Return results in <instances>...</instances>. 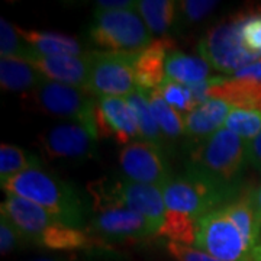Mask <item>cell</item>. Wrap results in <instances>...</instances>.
<instances>
[{"label":"cell","mask_w":261,"mask_h":261,"mask_svg":"<svg viewBox=\"0 0 261 261\" xmlns=\"http://www.w3.org/2000/svg\"><path fill=\"white\" fill-rule=\"evenodd\" d=\"M8 195L23 197L42 207L58 222L80 228L84 222V205L73 187L42 168H29L2 181Z\"/></svg>","instance_id":"cell-1"},{"label":"cell","mask_w":261,"mask_h":261,"mask_svg":"<svg viewBox=\"0 0 261 261\" xmlns=\"http://www.w3.org/2000/svg\"><path fill=\"white\" fill-rule=\"evenodd\" d=\"M247 144L232 130L222 128L192 149L190 167L224 186L232 187L248 163Z\"/></svg>","instance_id":"cell-2"},{"label":"cell","mask_w":261,"mask_h":261,"mask_svg":"<svg viewBox=\"0 0 261 261\" xmlns=\"http://www.w3.org/2000/svg\"><path fill=\"white\" fill-rule=\"evenodd\" d=\"M161 189L167 211L193 216L197 221L219 209L218 206L232 193V187L224 186L192 167Z\"/></svg>","instance_id":"cell-3"},{"label":"cell","mask_w":261,"mask_h":261,"mask_svg":"<svg viewBox=\"0 0 261 261\" xmlns=\"http://www.w3.org/2000/svg\"><path fill=\"white\" fill-rule=\"evenodd\" d=\"M89 35L106 51L128 56H138L152 44V34L137 9H97Z\"/></svg>","instance_id":"cell-4"},{"label":"cell","mask_w":261,"mask_h":261,"mask_svg":"<svg viewBox=\"0 0 261 261\" xmlns=\"http://www.w3.org/2000/svg\"><path fill=\"white\" fill-rule=\"evenodd\" d=\"M96 189H92L96 211L122 206L144 216L148 224L159 235L160 228L164 224L167 206L164 202L163 189L135 183L130 180H115V181H97Z\"/></svg>","instance_id":"cell-5"},{"label":"cell","mask_w":261,"mask_h":261,"mask_svg":"<svg viewBox=\"0 0 261 261\" xmlns=\"http://www.w3.org/2000/svg\"><path fill=\"white\" fill-rule=\"evenodd\" d=\"M195 245L219 261H252V250L224 207L199 219Z\"/></svg>","instance_id":"cell-6"},{"label":"cell","mask_w":261,"mask_h":261,"mask_svg":"<svg viewBox=\"0 0 261 261\" xmlns=\"http://www.w3.org/2000/svg\"><path fill=\"white\" fill-rule=\"evenodd\" d=\"M35 100L44 112L80 123L97 135L94 123L96 97L83 89L42 79L35 89Z\"/></svg>","instance_id":"cell-7"},{"label":"cell","mask_w":261,"mask_h":261,"mask_svg":"<svg viewBox=\"0 0 261 261\" xmlns=\"http://www.w3.org/2000/svg\"><path fill=\"white\" fill-rule=\"evenodd\" d=\"M135 57L111 51H92V70L86 92L96 99L128 97L137 90Z\"/></svg>","instance_id":"cell-8"},{"label":"cell","mask_w":261,"mask_h":261,"mask_svg":"<svg viewBox=\"0 0 261 261\" xmlns=\"http://www.w3.org/2000/svg\"><path fill=\"white\" fill-rule=\"evenodd\" d=\"M200 57L221 73L235 74L247 65L257 63L244 48L235 19L211 29L199 42Z\"/></svg>","instance_id":"cell-9"},{"label":"cell","mask_w":261,"mask_h":261,"mask_svg":"<svg viewBox=\"0 0 261 261\" xmlns=\"http://www.w3.org/2000/svg\"><path fill=\"white\" fill-rule=\"evenodd\" d=\"M119 164L125 177L142 185L163 187L171 180L163 149L148 141H134L119 152Z\"/></svg>","instance_id":"cell-10"},{"label":"cell","mask_w":261,"mask_h":261,"mask_svg":"<svg viewBox=\"0 0 261 261\" xmlns=\"http://www.w3.org/2000/svg\"><path fill=\"white\" fill-rule=\"evenodd\" d=\"M94 123L99 137L113 138L121 145H128L141 137L135 113L123 97L96 99Z\"/></svg>","instance_id":"cell-11"},{"label":"cell","mask_w":261,"mask_h":261,"mask_svg":"<svg viewBox=\"0 0 261 261\" xmlns=\"http://www.w3.org/2000/svg\"><path fill=\"white\" fill-rule=\"evenodd\" d=\"M97 135L80 123H61L42 137V147L56 159H90L96 151Z\"/></svg>","instance_id":"cell-12"},{"label":"cell","mask_w":261,"mask_h":261,"mask_svg":"<svg viewBox=\"0 0 261 261\" xmlns=\"http://www.w3.org/2000/svg\"><path fill=\"white\" fill-rule=\"evenodd\" d=\"M28 61L48 80L70 84L83 90L87 87L92 70V53H86L80 57H51L34 53Z\"/></svg>","instance_id":"cell-13"},{"label":"cell","mask_w":261,"mask_h":261,"mask_svg":"<svg viewBox=\"0 0 261 261\" xmlns=\"http://www.w3.org/2000/svg\"><path fill=\"white\" fill-rule=\"evenodd\" d=\"M0 209L2 216L8 218L25 238L34 240L35 243H38L41 235L49 226L58 224L56 218H53L42 207L19 196L8 195V199L2 203Z\"/></svg>","instance_id":"cell-14"},{"label":"cell","mask_w":261,"mask_h":261,"mask_svg":"<svg viewBox=\"0 0 261 261\" xmlns=\"http://www.w3.org/2000/svg\"><path fill=\"white\" fill-rule=\"evenodd\" d=\"M93 226L103 235L115 238H142L155 235V231L144 216L122 206L96 211Z\"/></svg>","instance_id":"cell-15"},{"label":"cell","mask_w":261,"mask_h":261,"mask_svg":"<svg viewBox=\"0 0 261 261\" xmlns=\"http://www.w3.org/2000/svg\"><path fill=\"white\" fill-rule=\"evenodd\" d=\"M171 51L170 39L152 41V44L135 57V83L142 92L157 90L166 79V61Z\"/></svg>","instance_id":"cell-16"},{"label":"cell","mask_w":261,"mask_h":261,"mask_svg":"<svg viewBox=\"0 0 261 261\" xmlns=\"http://www.w3.org/2000/svg\"><path fill=\"white\" fill-rule=\"evenodd\" d=\"M209 99H219L237 109L261 112V82L252 79L219 77Z\"/></svg>","instance_id":"cell-17"},{"label":"cell","mask_w":261,"mask_h":261,"mask_svg":"<svg viewBox=\"0 0 261 261\" xmlns=\"http://www.w3.org/2000/svg\"><path fill=\"white\" fill-rule=\"evenodd\" d=\"M232 106L219 99H209L195 111L185 115V134L189 137L207 138L225 128Z\"/></svg>","instance_id":"cell-18"},{"label":"cell","mask_w":261,"mask_h":261,"mask_svg":"<svg viewBox=\"0 0 261 261\" xmlns=\"http://www.w3.org/2000/svg\"><path fill=\"white\" fill-rule=\"evenodd\" d=\"M18 29V34L35 53L41 56H65L80 57L84 56L83 48L75 38L67 37L57 32H44V31H28Z\"/></svg>","instance_id":"cell-19"},{"label":"cell","mask_w":261,"mask_h":261,"mask_svg":"<svg viewBox=\"0 0 261 261\" xmlns=\"http://www.w3.org/2000/svg\"><path fill=\"white\" fill-rule=\"evenodd\" d=\"M45 79L27 60L15 57H2L0 60V83L10 92H28L37 89Z\"/></svg>","instance_id":"cell-20"},{"label":"cell","mask_w":261,"mask_h":261,"mask_svg":"<svg viewBox=\"0 0 261 261\" xmlns=\"http://www.w3.org/2000/svg\"><path fill=\"white\" fill-rule=\"evenodd\" d=\"M211 68L203 58H196L171 49L166 61V77L177 83L192 86L211 77Z\"/></svg>","instance_id":"cell-21"},{"label":"cell","mask_w":261,"mask_h":261,"mask_svg":"<svg viewBox=\"0 0 261 261\" xmlns=\"http://www.w3.org/2000/svg\"><path fill=\"white\" fill-rule=\"evenodd\" d=\"M177 3L171 0H141L137 12L148 27L151 34L163 35L167 32L176 19Z\"/></svg>","instance_id":"cell-22"},{"label":"cell","mask_w":261,"mask_h":261,"mask_svg":"<svg viewBox=\"0 0 261 261\" xmlns=\"http://www.w3.org/2000/svg\"><path fill=\"white\" fill-rule=\"evenodd\" d=\"M126 100L129 103L130 109L135 113L141 137L144 138V141H148L151 144H155V145L161 147L163 132L160 129L159 123H157L154 115H152L148 96L145 94V92L137 89L134 93H130L126 97Z\"/></svg>","instance_id":"cell-23"},{"label":"cell","mask_w":261,"mask_h":261,"mask_svg":"<svg viewBox=\"0 0 261 261\" xmlns=\"http://www.w3.org/2000/svg\"><path fill=\"white\" fill-rule=\"evenodd\" d=\"M222 207H224L225 214L228 215L232 219L233 224L238 226V229L244 235L247 244L254 251V248L257 247L255 244H257L258 235H260L261 226L257 221V216H255L252 206L247 200V197L241 196L238 200L231 202V203L222 206Z\"/></svg>","instance_id":"cell-24"},{"label":"cell","mask_w":261,"mask_h":261,"mask_svg":"<svg viewBox=\"0 0 261 261\" xmlns=\"http://www.w3.org/2000/svg\"><path fill=\"white\" fill-rule=\"evenodd\" d=\"M148 100L152 115L159 123L163 135L168 138H177L185 134V116L171 108L160 93L159 90L148 92Z\"/></svg>","instance_id":"cell-25"},{"label":"cell","mask_w":261,"mask_h":261,"mask_svg":"<svg viewBox=\"0 0 261 261\" xmlns=\"http://www.w3.org/2000/svg\"><path fill=\"white\" fill-rule=\"evenodd\" d=\"M38 244L51 250H77L89 244V237L80 228L58 222L41 235Z\"/></svg>","instance_id":"cell-26"},{"label":"cell","mask_w":261,"mask_h":261,"mask_svg":"<svg viewBox=\"0 0 261 261\" xmlns=\"http://www.w3.org/2000/svg\"><path fill=\"white\" fill-rule=\"evenodd\" d=\"M197 219L189 215L167 211L164 224L160 228V237H167L173 243L193 245L197 238Z\"/></svg>","instance_id":"cell-27"},{"label":"cell","mask_w":261,"mask_h":261,"mask_svg":"<svg viewBox=\"0 0 261 261\" xmlns=\"http://www.w3.org/2000/svg\"><path fill=\"white\" fill-rule=\"evenodd\" d=\"M39 167V160L19 147L2 144L0 147V177L2 181L23 173L29 168Z\"/></svg>","instance_id":"cell-28"},{"label":"cell","mask_w":261,"mask_h":261,"mask_svg":"<svg viewBox=\"0 0 261 261\" xmlns=\"http://www.w3.org/2000/svg\"><path fill=\"white\" fill-rule=\"evenodd\" d=\"M225 128L250 142L261 132V112L232 108L226 118Z\"/></svg>","instance_id":"cell-29"},{"label":"cell","mask_w":261,"mask_h":261,"mask_svg":"<svg viewBox=\"0 0 261 261\" xmlns=\"http://www.w3.org/2000/svg\"><path fill=\"white\" fill-rule=\"evenodd\" d=\"M244 48L257 61H261V12L235 19Z\"/></svg>","instance_id":"cell-30"},{"label":"cell","mask_w":261,"mask_h":261,"mask_svg":"<svg viewBox=\"0 0 261 261\" xmlns=\"http://www.w3.org/2000/svg\"><path fill=\"white\" fill-rule=\"evenodd\" d=\"M18 29L10 25L6 19H0V53L2 57H15L27 60L35 53L31 47L27 45L23 39H20Z\"/></svg>","instance_id":"cell-31"},{"label":"cell","mask_w":261,"mask_h":261,"mask_svg":"<svg viewBox=\"0 0 261 261\" xmlns=\"http://www.w3.org/2000/svg\"><path fill=\"white\" fill-rule=\"evenodd\" d=\"M157 90L161 93L163 99L171 108H174L178 113H186L187 115V113H190L196 109L192 92L186 84L177 83V82L166 77Z\"/></svg>","instance_id":"cell-32"},{"label":"cell","mask_w":261,"mask_h":261,"mask_svg":"<svg viewBox=\"0 0 261 261\" xmlns=\"http://www.w3.org/2000/svg\"><path fill=\"white\" fill-rule=\"evenodd\" d=\"M178 15L187 23L203 19L218 5L214 0H183L177 3Z\"/></svg>","instance_id":"cell-33"},{"label":"cell","mask_w":261,"mask_h":261,"mask_svg":"<svg viewBox=\"0 0 261 261\" xmlns=\"http://www.w3.org/2000/svg\"><path fill=\"white\" fill-rule=\"evenodd\" d=\"M167 250L170 255L176 261H219L207 252L200 251L192 248L190 245H183V244L173 243L170 241L167 244Z\"/></svg>","instance_id":"cell-34"},{"label":"cell","mask_w":261,"mask_h":261,"mask_svg":"<svg viewBox=\"0 0 261 261\" xmlns=\"http://www.w3.org/2000/svg\"><path fill=\"white\" fill-rule=\"evenodd\" d=\"M20 238H25V237L8 218L2 216V219H0V250H2V254H8L12 251Z\"/></svg>","instance_id":"cell-35"},{"label":"cell","mask_w":261,"mask_h":261,"mask_svg":"<svg viewBox=\"0 0 261 261\" xmlns=\"http://www.w3.org/2000/svg\"><path fill=\"white\" fill-rule=\"evenodd\" d=\"M247 155H248V163L261 173V132L247 144Z\"/></svg>","instance_id":"cell-36"},{"label":"cell","mask_w":261,"mask_h":261,"mask_svg":"<svg viewBox=\"0 0 261 261\" xmlns=\"http://www.w3.org/2000/svg\"><path fill=\"white\" fill-rule=\"evenodd\" d=\"M138 2L130 0H100L97 2V9L103 10H130L137 9Z\"/></svg>","instance_id":"cell-37"},{"label":"cell","mask_w":261,"mask_h":261,"mask_svg":"<svg viewBox=\"0 0 261 261\" xmlns=\"http://www.w3.org/2000/svg\"><path fill=\"white\" fill-rule=\"evenodd\" d=\"M232 77H235V79H252V80L261 82V61L252 63V64L238 70Z\"/></svg>","instance_id":"cell-38"},{"label":"cell","mask_w":261,"mask_h":261,"mask_svg":"<svg viewBox=\"0 0 261 261\" xmlns=\"http://www.w3.org/2000/svg\"><path fill=\"white\" fill-rule=\"evenodd\" d=\"M244 196L247 197V200L252 206V209L255 212V216H257V221H258V224L261 226V186L254 189V190L247 192Z\"/></svg>","instance_id":"cell-39"},{"label":"cell","mask_w":261,"mask_h":261,"mask_svg":"<svg viewBox=\"0 0 261 261\" xmlns=\"http://www.w3.org/2000/svg\"><path fill=\"white\" fill-rule=\"evenodd\" d=\"M252 261H261V245L254 248V251H252Z\"/></svg>","instance_id":"cell-40"}]
</instances>
